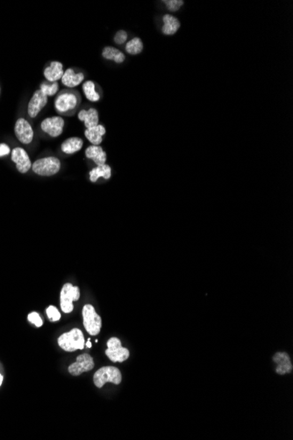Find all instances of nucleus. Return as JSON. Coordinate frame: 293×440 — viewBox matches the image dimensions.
<instances>
[{
	"instance_id": "1",
	"label": "nucleus",
	"mask_w": 293,
	"mask_h": 440,
	"mask_svg": "<svg viewBox=\"0 0 293 440\" xmlns=\"http://www.w3.org/2000/svg\"><path fill=\"white\" fill-rule=\"evenodd\" d=\"M58 345L63 350L71 352L76 350H83L85 345L83 332L79 329H73L61 336L58 339Z\"/></svg>"
},
{
	"instance_id": "2",
	"label": "nucleus",
	"mask_w": 293,
	"mask_h": 440,
	"mask_svg": "<svg viewBox=\"0 0 293 440\" xmlns=\"http://www.w3.org/2000/svg\"><path fill=\"white\" fill-rule=\"evenodd\" d=\"M122 380V375L119 369L114 366H104L98 369L93 376V382L97 388H100L107 382L119 385Z\"/></svg>"
},
{
	"instance_id": "3",
	"label": "nucleus",
	"mask_w": 293,
	"mask_h": 440,
	"mask_svg": "<svg viewBox=\"0 0 293 440\" xmlns=\"http://www.w3.org/2000/svg\"><path fill=\"white\" fill-rule=\"evenodd\" d=\"M83 326L91 336H97L100 332L102 319L92 305H84L83 308Z\"/></svg>"
},
{
	"instance_id": "4",
	"label": "nucleus",
	"mask_w": 293,
	"mask_h": 440,
	"mask_svg": "<svg viewBox=\"0 0 293 440\" xmlns=\"http://www.w3.org/2000/svg\"><path fill=\"white\" fill-rule=\"evenodd\" d=\"M34 173L40 176H53L57 174L61 168L60 160L54 157L41 158L32 165Z\"/></svg>"
},
{
	"instance_id": "5",
	"label": "nucleus",
	"mask_w": 293,
	"mask_h": 440,
	"mask_svg": "<svg viewBox=\"0 0 293 440\" xmlns=\"http://www.w3.org/2000/svg\"><path fill=\"white\" fill-rule=\"evenodd\" d=\"M80 104L78 92L64 90L57 96L55 100V108L58 113H65L75 109Z\"/></svg>"
},
{
	"instance_id": "6",
	"label": "nucleus",
	"mask_w": 293,
	"mask_h": 440,
	"mask_svg": "<svg viewBox=\"0 0 293 440\" xmlns=\"http://www.w3.org/2000/svg\"><path fill=\"white\" fill-rule=\"evenodd\" d=\"M80 290L78 286H72L71 283L65 284L61 291V309L64 313H71L74 309L73 301H78Z\"/></svg>"
},
{
	"instance_id": "7",
	"label": "nucleus",
	"mask_w": 293,
	"mask_h": 440,
	"mask_svg": "<svg viewBox=\"0 0 293 440\" xmlns=\"http://www.w3.org/2000/svg\"><path fill=\"white\" fill-rule=\"evenodd\" d=\"M107 350L105 355L113 362H123L129 357V351L121 346V340L117 338H112L107 342Z\"/></svg>"
},
{
	"instance_id": "8",
	"label": "nucleus",
	"mask_w": 293,
	"mask_h": 440,
	"mask_svg": "<svg viewBox=\"0 0 293 440\" xmlns=\"http://www.w3.org/2000/svg\"><path fill=\"white\" fill-rule=\"evenodd\" d=\"M94 368V361L90 354L84 353L76 357V361L69 366V372L74 376L80 375L83 372H89Z\"/></svg>"
},
{
	"instance_id": "9",
	"label": "nucleus",
	"mask_w": 293,
	"mask_h": 440,
	"mask_svg": "<svg viewBox=\"0 0 293 440\" xmlns=\"http://www.w3.org/2000/svg\"><path fill=\"white\" fill-rule=\"evenodd\" d=\"M64 121L60 116L50 117L42 121L41 124L42 131L52 137H57L64 131Z\"/></svg>"
},
{
	"instance_id": "10",
	"label": "nucleus",
	"mask_w": 293,
	"mask_h": 440,
	"mask_svg": "<svg viewBox=\"0 0 293 440\" xmlns=\"http://www.w3.org/2000/svg\"><path fill=\"white\" fill-rule=\"evenodd\" d=\"M48 103V96L44 94L41 90L34 91L33 97L30 99L27 106V113L31 118H35L38 113L42 111V108Z\"/></svg>"
},
{
	"instance_id": "11",
	"label": "nucleus",
	"mask_w": 293,
	"mask_h": 440,
	"mask_svg": "<svg viewBox=\"0 0 293 440\" xmlns=\"http://www.w3.org/2000/svg\"><path fill=\"white\" fill-rule=\"evenodd\" d=\"M15 135L20 143L24 144H28L33 141L34 138V131L31 125L28 121L25 119L20 118L16 121L15 128H14Z\"/></svg>"
},
{
	"instance_id": "12",
	"label": "nucleus",
	"mask_w": 293,
	"mask_h": 440,
	"mask_svg": "<svg viewBox=\"0 0 293 440\" xmlns=\"http://www.w3.org/2000/svg\"><path fill=\"white\" fill-rule=\"evenodd\" d=\"M11 160L16 164L17 170L20 173H26L32 167L30 158L22 148H16L11 151Z\"/></svg>"
},
{
	"instance_id": "13",
	"label": "nucleus",
	"mask_w": 293,
	"mask_h": 440,
	"mask_svg": "<svg viewBox=\"0 0 293 440\" xmlns=\"http://www.w3.org/2000/svg\"><path fill=\"white\" fill-rule=\"evenodd\" d=\"M273 361L277 365L276 372L280 375L293 372V365L291 357L286 352H277L273 357Z\"/></svg>"
},
{
	"instance_id": "14",
	"label": "nucleus",
	"mask_w": 293,
	"mask_h": 440,
	"mask_svg": "<svg viewBox=\"0 0 293 440\" xmlns=\"http://www.w3.org/2000/svg\"><path fill=\"white\" fill-rule=\"evenodd\" d=\"M64 65L60 62H51L44 71V77L49 82H57L64 76Z\"/></svg>"
},
{
	"instance_id": "15",
	"label": "nucleus",
	"mask_w": 293,
	"mask_h": 440,
	"mask_svg": "<svg viewBox=\"0 0 293 440\" xmlns=\"http://www.w3.org/2000/svg\"><path fill=\"white\" fill-rule=\"evenodd\" d=\"M84 79V75L83 73L79 72L75 73L73 69H68L64 72V76L62 78V83L65 87L70 88H74L82 83Z\"/></svg>"
},
{
	"instance_id": "16",
	"label": "nucleus",
	"mask_w": 293,
	"mask_h": 440,
	"mask_svg": "<svg viewBox=\"0 0 293 440\" xmlns=\"http://www.w3.org/2000/svg\"><path fill=\"white\" fill-rule=\"evenodd\" d=\"M78 119L83 121L86 128H93L98 125V112L95 108H90L87 111L81 110L78 113Z\"/></svg>"
},
{
	"instance_id": "17",
	"label": "nucleus",
	"mask_w": 293,
	"mask_h": 440,
	"mask_svg": "<svg viewBox=\"0 0 293 440\" xmlns=\"http://www.w3.org/2000/svg\"><path fill=\"white\" fill-rule=\"evenodd\" d=\"M87 158L94 161L97 166H103L106 162V153L99 145H91L85 151Z\"/></svg>"
},
{
	"instance_id": "18",
	"label": "nucleus",
	"mask_w": 293,
	"mask_h": 440,
	"mask_svg": "<svg viewBox=\"0 0 293 440\" xmlns=\"http://www.w3.org/2000/svg\"><path fill=\"white\" fill-rule=\"evenodd\" d=\"M106 130L105 127L98 124L93 128H87L84 131V136L89 140L92 145H99L103 141V136H105Z\"/></svg>"
},
{
	"instance_id": "19",
	"label": "nucleus",
	"mask_w": 293,
	"mask_h": 440,
	"mask_svg": "<svg viewBox=\"0 0 293 440\" xmlns=\"http://www.w3.org/2000/svg\"><path fill=\"white\" fill-rule=\"evenodd\" d=\"M162 20L164 24L162 26V31L166 35H173L176 34L180 27L179 20L174 16L165 14L162 17Z\"/></svg>"
},
{
	"instance_id": "20",
	"label": "nucleus",
	"mask_w": 293,
	"mask_h": 440,
	"mask_svg": "<svg viewBox=\"0 0 293 440\" xmlns=\"http://www.w3.org/2000/svg\"><path fill=\"white\" fill-rule=\"evenodd\" d=\"M83 140L79 137H71L69 139L64 141L62 144V151L66 154H74L75 152L80 151L83 147Z\"/></svg>"
},
{
	"instance_id": "21",
	"label": "nucleus",
	"mask_w": 293,
	"mask_h": 440,
	"mask_svg": "<svg viewBox=\"0 0 293 440\" xmlns=\"http://www.w3.org/2000/svg\"><path fill=\"white\" fill-rule=\"evenodd\" d=\"M112 175V169L107 165L97 166L90 172V180L91 182H96L99 177H104L105 179H109Z\"/></svg>"
},
{
	"instance_id": "22",
	"label": "nucleus",
	"mask_w": 293,
	"mask_h": 440,
	"mask_svg": "<svg viewBox=\"0 0 293 440\" xmlns=\"http://www.w3.org/2000/svg\"><path fill=\"white\" fill-rule=\"evenodd\" d=\"M102 56L106 60H113L117 64H122L126 59L124 54L113 47H105L103 49Z\"/></svg>"
},
{
	"instance_id": "23",
	"label": "nucleus",
	"mask_w": 293,
	"mask_h": 440,
	"mask_svg": "<svg viewBox=\"0 0 293 440\" xmlns=\"http://www.w3.org/2000/svg\"><path fill=\"white\" fill-rule=\"evenodd\" d=\"M83 93L85 95L87 99L91 102H97L100 99V96L96 91L95 84L92 81H86L83 85Z\"/></svg>"
},
{
	"instance_id": "24",
	"label": "nucleus",
	"mask_w": 293,
	"mask_h": 440,
	"mask_svg": "<svg viewBox=\"0 0 293 440\" xmlns=\"http://www.w3.org/2000/svg\"><path fill=\"white\" fill-rule=\"evenodd\" d=\"M143 50V41L138 37L133 38L126 45V51L133 56L138 55L140 53H142Z\"/></svg>"
},
{
	"instance_id": "25",
	"label": "nucleus",
	"mask_w": 293,
	"mask_h": 440,
	"mask_svg": "<svg viewBox=\"0 0 293 440\" xmlns=\"http://www.w3.org/2000/svg\"><path fill=\"white\" fill-rule=\"evenodd\" d=\"M58 89H59L58 83L57 82H54L52 85H47L45 83L42 84L40 90H42V92L44 94L47 95V96H54V95L57 94Z\"/></svg>"
},
{
	"instance_id": "26",
	"label": "nucleus",
	"mask_w": 293,
	"mask_h": 440,
	"mask_svg": "<svg viewBox=\"0 0 293 440\" xmlns=\"http://www.w3.org/2000/svg\"><path fill=\"white\" fill-rule=\"evenodd\" d=\"M163 3L165 4L166 7L168 8V10L176 11H178L181 6H183L184 1H182V0H165V1H163Z\"/></svg>"
},
{
	"instance_id": "27",
	"label": "nucleus",
	"mask_w": 293,
	"mask_h": 440,
	"mask_svg": "<svg viewBox=\"0 0 293 440\" xmlns=\"http://www.w3.org/2000/svg\"><path fill=\"white\" fill-rule=\"evenodd\" d=\"M47 315L51 322H57L61 318V314L58 309L54 306H49L47 309Z\"/></svg>"
},
{
	"instance_id": "28",
	"label": "nucleus",
	"mask_w": 293,
	"mask_h": 440,
	"mask_svg": "<svg viewBox=\"0 0 293 440\" xmlns=\"http://www.w3.org/2000/svg\"><path fill=\"white\" fill-rule=\"evenodd\" d=\"M27 319L30 322L31 324H34L36 327H41L43 324V321L40 315L36 312L31 313L27 316Z\"/></svg>"
},
{
	"instance_id": "29",
	"label": "nucleus",
	"mask_w": 293,
	"mask_h": 440,
	"mask_svg": "<svg viewBox=\"0 0 293 440\" xmlns=\"http://www.w3.org/2000/svg\"><path fill=\"white\" fill-rule=\"evenodd\" d=\"M127 40H128V33L124 30L118 31L114 36V42L119 45L125 43L127 42Z\"/></svg>"
},
{
	"instance_id": "30",
	"label": "nucleus",
	"mask_w": 293,
	"mask_h": 440,
	"mask_svg": "<svg viewBox=\"0 0 293 440\" xmlns=\"http://www.w3.org/2000/svg\"><path fill=\"white\" fill-rule=\"evenodd\" d=\"M10 152H11V151H10V148H9L8 145L4 144V143H1L0 144V158L6 156Z\"/></svg>"
},
{
	"instance_id": "31",
	"label": "nucleus",
	"mask_w": 293,
	"mask_h": 440,
	"mask_svg": "<svg viewBox=\"0 0 293 440\" xmlns=\"http://www.w3.org/2000/svg\"><path fill=\"white\" fill-rule=\"evenodd\" d=\"M86 346L88 348H91V344H90V339H88V341L86 343Z\"/></svg>"
},
{
	"instance_id": "32",
	"label": "nucleus",
	"mask_w": 293,
	"mask_h": 440,
	"mask_svg": "<svg viewBox=\"0 0 293 440\" xmlns=\"http://www.w3.org/2000/svg\"><path fill=\"white\" fill-rule=\"evenodd\" d=\"M2 382H3V376L0 374V386L2 385Z\"/></svg>"
},
{
	"instance_id": "33",
	"label": "nucleus",
	"mask_w": 293,
	"mask_h": 440,
	"mask_svg": "<svg viewBox=\"0 0 293 440\" xmlns=\"http://www.w3.org/2000/svg\"><path fill=\"white\" fill-rule=\"evenodd\" d=\"M0 90H1V89H0Z\"/></svg>"
}]
</instances>
